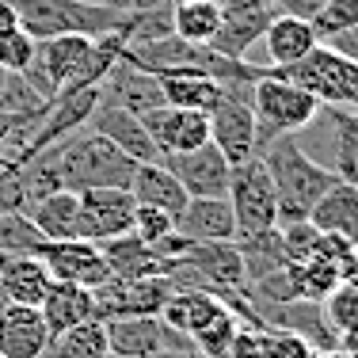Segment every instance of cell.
<instances>
[{
    "instance_id": "1",
    "label": "cell",
    "mask_w": 358,
    "mask_h": 358,
    "mask_svg": "<svg viewBox=\"0 0 358 358\" xmlns=\"http://www.w3.org/2000/svg\"><path fill=\"white\" fill-rule=\"evenodd\" d=\"M259 157L271 172V183H275L278 225H282V221H305L309 210L320 202V194L336 183L331 168H324L320 160H313L309 152L297 145L294 134H282V138L267 141L259 149Z\"/></svg>"
},
{
    "instance_id": "2",
    "label": "cell",
    "mask_w": 358,
    "mask_h": 358,
    "mask_svg": "<svg viewBox=\"0 0 358 358\" xmlns=\"http://www.w3.org/2000/svg\"><path fill=\"white\" fill-rule=\"evenodd\" d=\"M57 176L65 191H88V187H130L138 160H130L118 145H110L96 130H76L65 141L50 145Z\"/></svg>"
},
{
    "instance_id": "3",
    "label": "cell",
    "mask_w": 358,
    "mask_h": 358,
    "mask_svg": "<svg viewBox=\"0 0 358 358\" xmlns=\"http://www.w3.org/2000/svg\"><path fill=\"white\" fill-rule=\"evenodd\" d=\"M20 27L31 38H57V35H122L126 12L103 4H84V0H15Z\"/></svg>"
},
{
    "instance_id": "4",
    "label": "cell",
    "mask_w": 358,
    "mask_h": 358,
    "mask_svg": "<svg viewBox=\"0 0 358 358\" xmlns=\"http://www.w3.org/2000/svg\"><path fill=\"white\" fill-rule=\"evenodd\" d=\"M252 110H255L259 149H263L267 141L282 138V134H301L317 118L320 99L309 96L305 88H297L294 80L278 76L275 69H267L252 84Z\"/></svg>"
},
{
    "instance_id": "5",
    "label": "cell",
    "mask_w": 358,
    "mask_h": 358,
    "mask_svg": "<svg viewBox=\"0 0 358 358\" xmlns=\"http://www.w3.org/2000/svg\"><path fill=\"white\" fill-rule=\"evenodd\" d=\"M275 73L294 80L309 96H317L324 107H355L358 110V65L347 62L336 50H328L324 42H317L301 62L275 65Z\"/></svg>"
},
{
    "instance_id": "6",
    "label": "cell",
    "mask_w": 358,
    "mask_h": 358,
    "mask_svg": "<svg viewBox=\"0 0 358 358\" xmlns=\"http://www.w3.org/2000/svg\"><path fill=\"white\" fill-rule=\"evenodd\" d=\"M255 80H221V99L210 110V141L225 152L229 164H241L259 152V126L252 110Z\"/></svg>"
},
{
    "instance_id": "7",
    "label": "cell",
    "mask_w": 358,
    "mask_h": 358,
    "mask_svg": "<svg viewBox=\"0 0 358 358\" xmlns=\"http://www.w3.org/2000/svg\"><path fill=\"white\" fill-rule=\"evenodd\" d=\"M225 199H229L233 217H236V236L263 233V229L278 225L275 183H271V172H267V164H263L259 152L248 157V160H241V164H233Z\"/></svg>"
},
{
    "instance_id": "8",
    "label": "cell",
    "mask_w": 358,
    "mask_h": 358,
    "mask_svg": "<svg viewBox=\"0 0 358 358\" xmlns=\"http://www.w3.org/2000/svg\"><path fill=\"white\" fill-rule=\"evenodd\" d=\"M107 324V343L110 355L122 358H157L172 351H194V343L187 336H179L176 328H168L160 320V313H145V317H110Z\"/></svg>"
},
{
    "instance_id": "9",
    "label": "cell",
    "mask_w": 358,
    "mask_h": 358,
    "mask_svg": "<svg viewBox=\"0 0 358 358\" xmlns=\"http://www.w3.org/2000/svg\"><path fill=\"white\" fill-rule=\"evenodd\" d=\"M172 278L168 275H149V278H110L96 294V317H145V313H160L164 301L172 297Z\"/></svg>"
},
{
    "instance_id": "10",
    "label": "cell",
    "mask_w": 358,
    "mask_h": 358,
    "mask_svg": "<svg viewBox=\"0 0 358 358\" xmlns=\"http://www.w3.org/2000/svg\"><path fill=\"white\" fill-rule=\"evenodd\" d=\"M164 164L172 168V176L187 191V199H214V194L229 191L233 164L225 160V152L214 141H202L199 149H187V152H172V157H164Z\"/></svg>"
},
{
    "instance_id": "11",
    "label": "cell",
    "mask_w": 358,
    "mask_h": 358,
    "mask_svg": "<svg viewBox=\"0 0 358 358\" xmlns=\"http://www.w3.org/2000/svg\"><path fill=\"white\" fill-rule=\"evenodd\" d=\"M38 255L50 267V275L62 278V282H76L88 289L110 282V263L96 241H84V236L80 241H46Z\"/></svg>"
},
{
    "instance_id": "12",
    "label": "cell",
    "mask_w": 358,
    "mask_h": 358,
    "mask_svg": "<svg viewBox=\"0 0 358 358\" xmlns=\"http://www.w3.org/2000/svg\"><path fill=\"white\" fill-rule=\"evenodd\" d=\"M138 199L130 187H88L80 191V214H84V241H110L118 233L134 229Z\"/></svg>"
},
{
    "instance_id": "13",
    "label": "cell",
    "mask_w": 358,
    "mask_h": 358,
    "mask_svg": "<svg viewBox=\"0 0 358 358\" xmlns=\"http://www.w3.org/2000/svg\"><path fill=\"white\" fill-rule=\"evenodd\" d=\"M141 122H145V130H149L152 145L160 149V160L172 157V152L199 149L202 141H210V118L202 115V110L160 103V107L145 110Z\"/></svg>"
},
{
    "instance_id": "14",
    "label": "cell",
    "mask_w": 358,
    "mask_h": 358,
    "mask_svg": "<svg viewBox=\"0 0 358 358\" xmlns=\"http://www.w3.org/2000/svg\"><path fill=\"white\" fill-rule=\"evenodd\" d=\"M99 103L107 107H126L134 115H145V110L160 107L164 96H160V84L149 69H141L138 62H130L126 54H118V62L107 69V76L99 80Z\"/></svg>"
},
{
    "instance_id": "15",
    "label": "cell",
    "mask_w": 358,
    "mask_h": 358,
    "mask_svg": "<svg viewBox=\"0 0 358 358\" xmlns=\"http://www.w3.org/2000/svg\"><path fill=\"white\" fill-rule=\"evenodd\" d=\"M221 4V31L210 46L225 57H244L255 38H263L267 23L275 20V8L267 0H217Z\"/></svg>"
},
{
    "instance_id": "16",
    "label": "cell",
    "mask_w": 358,
    "mask_h": 358,
    "mask_svg": "<svg viewBox=\"0 0 358 358\" xmlns=\"http://www.w3.org/2000/svg\"><path fill=\"white\" fill-rule=\"evenodd\" d=\"M88 130L103 134L110 145H118V149H122L130 160H138V164H152V160H160V149L152 145L149 130H145V122H141V115H134V110H126V107L99 103L96 115L88 118Z\"/></svg>"
},
{
    "instance_id": "17",
    "label": "cell",
    "mask_w": 358,
    "mask_h": 358,
    "mask_svg": "<svg viewBox=\"0 0 358 358\" xmlns=\"http://www.w3.org/2000/svg\"><path fill=\"white\" fill-rule=\"evenodd\" d=\"M176 233L187 236L191 244H210V241H236V217L225 194L214 199H187V206L176 217Z\"/></svg>"
},
{
    "instance_id": "18",
    "label": "cell",
    "mask_w": 358,
    "mask_h": 358,
    "mask_svg": "<svg viewBox=\"0 0 358 358\" xmlns=\"http://www.w3.org/2000/svg\"><path fill=\"white\" fill-rule=\"evenodd\" d=\"M50 343V328L38 305H15L0 313V358H42Z\"/></svg>"
},
{
    "instance_id": "19",
    "label": "cell",
    "mask_w": 358,
    "mask_h": 358,
    "mask_svg": "<svg viewBox=\"0 0 358 358\" xmlns=\"http://www.w3.org/2000/svg\"><path fill=\"white\" fill-rule=\"evenodd\" d=\"M309 339L275 324H241L229 347V358H313Z\"/></svg>"
},
{
    "instance_id": "20",
    "label": "cell",
    "mask_w": 358,
    "mask_h": 358,
    "mask_svg": "<svg viewBox=\"0 0 358 358\" xmlns=\"http://www.w3.org/2000/svg\"><path fill=\"white\" fill-rule=\"evenodd\" d=\"M27 217L35 221L42 241H80L84 214H80V191H54L46 199L31 202Z\"/></svg>"
},
{
    "instance_id": "21",
    "label": "cell",
    "mask_w": 358,
    "mask_h": 358,
    "mask_svg": "<svg viewBox=\"0 0 358 358\" xmlns=\"http://www.w3.org/2000/svg\"><path fill=\"white\" fill-rule=\"evenodd\" d=\"M160 84V96L164 103L172 107H187V110H202L210 115L214 103L221 99V80L202 69H164V73H152Z\"/></svg>"
},
{
    "instance_id": "22",
    "label": "cell",
    "mask_w": 358,
    "mask_h": 358,
    "mask_svg": "<svg viewBox=\"0 0 358 358\" xmlns=\"http://www.w3.org/2000/svg\"><path fill=\"white\" fill-rule=\"evenodd\" d=\"M331 126V149L320 160L331 176L358 187V110L355 107H320Z\"/></svg>"
},
{
    "instance_id": "23",
    "label": "cell",
    "mask_w": 358,
    "mask_h": 358,
    "mask_svg": "<svg viewBox=\"0 0 358 358\" xmlns=\"http://www.w3.org/2000/svg\"><path fill=\"white\" fill-rule=\"evenodd\" d=\"M38 313H42V320H46L50 336H57V331L73 328V324L96 317V294H92L88 286L54 278L50 289H46V297L38 301Z\"/></svg>"
},
{
    "instance_id": "24",
    "label": "cell",
    "mask_w": 358,
    "mask_h": 358,
    "mask_svg": "<svg viewBox=\"0 0 358 358\" xmlns=\"http://www.w3.org/2000/svg\"><path fill=\"white\" fill-rule=\"evenodd\" d=\"M107 263H110V278H149V275H164L168 271V259L157 255V248L141 241L138 233H118L110 241H99Z\"/></svg>"
},
{
    "instance_id": "25",
    "label": "cell",
    "mask_w": 358,
    "mask_h": 358,
    "mask_svg": "<svg viewBox=\"0 0 358 358\" xmlns=\"http://www.w3.org/2000/svg\"><path fill=\"white\" fill-rule=\"evenodd\" d=\"M309 221L320 229V233L343 236V241L358 244V187L355 183H336L320 194V202L309 210Z\"/></svg>"
},
{
    "instance_id": "26",
    "label": "cell",
    "mask_w": 358,
    "mask_h": 358,
    "mask_svg": "<svg viewBox=\"0 0 358 358\" xmlns=\"http://www.w3.org/2000/svg\"><path fill=\"white\" fill-rule=\"evenodd\" d=\"M130 194L141 206H157L168 210L172 217H179V210L187 206V191L179 187V179L172 176V168L164 160H152V164H138L130 179Z\"/></svg>"
},
{
    "instance_id": "27",
    "label": "cell",
    "mask_w": 358,
    "mask_h": 358,
    "mask_svg": "<svg viewBox=\"0 0 358 358\" xmlns=\"http://www.w3.org/2000/svg\"><path fill=\"white\" fill-rule=\"evenodd\" d=\"M221 309H225V301L214 294H206V289H172V297H168L164 309H160V320H164L168 328H176L179 336L191 339L194 331L206 328Z\"/></svg>"
},
{
    "instance_id": "28",
    "label": "cell",
    "mask_w": 358,
    "mask_h": 358,
    "mask_svg": "<svg viewBox=\"0 0 358 358\" xmlns=\"http://www.w3.org/2000/svg\"><path fill=\"white\" fill-rule=\"evenodd\" d=\"M317 31H313V20H301V15H275L263 31V46H267L271 62L275 65H294L317 46Z\"/></svg>"
},
{
    "instance_id": "29",
    "label": "cell",
    "mask_w": 358,
    "mask_h": 358,
    "mask_svg": "<svg viewBox=\"0 0 358 358\" xmlns=\"http://www.w3.org/2000/svg\"><path fill=\"white\" fill-rule=\"evenodd\" d=\"M50 282H54V275L42 263V255H12L4 275H0L8 301H15V305H38L46 297Z\"/></svg>"
},
{
    "instance_id": "30",
    "label": "cell",
    "mask_w": 358,
    "mask_h": 358,
    "mask_svg": "<svg viewBox=\"0 0 358 358\" xmlns=\"http://www.w3.org/2000/svg\"><path fill=\"white\" fill-rule=\"evenodd\" d=\"M107 355H110L107 324L99 317L80 320V324H73V328L50 336L46 351H42V358H107Z\"/></svg>"
},
{
    "instance_id": "31",
    "label": "cell",
    "mask_w": 358,
    "mask_h": 358,
    "mask_svg": "<svg viewBox=\"0 0 358 358\" xmlns=\"http://www.w3.org/2000/svg\"><path fill=\"white\" fill-rule=\"evenodd\" d=\"M236 248H241V259H244V278L252 282H259L263 275H271V271L286 267V248H282V233L275 229H263V233H248V236H236Z\"/></svg>"
},
{
    "instance_id": "32",
    "label": "cell",
    "mask_w": 358,
    "mask_h": 358,
    "mask_svg": "<svg viewBox=\"0 0 358 358\" xmlns=\"http://www.w3.org/2000/svg\"><path fill=\"white\" fill-rule=\"evenodd\" d=\"M172 31L194 46H210L221 31V4L199 0V4H172Z\"/></svg>"
},
{
    "instance_id": "33",
    "label": "cell",
    "mask_w": 358,
    "mask_h": 358,
    "mask_svg": "<svg viewBox=\"0 0 358 358\" xmlns=\"http://www.w3.org/2000/svg\"><path fill=\"white\" fill-rule=\"evenodd\" d=\"M42 233L35 221L27 217V210H4L0 214V252L8 255H38L42 252Z\"/></svg>"
},
{
    "instance_id": "34",
    "label": "cell",
    "mask_w": 358,
    "mask_h": 358,
    "mask_svg": "<svg viewBox=\"0 0 358 358\" xmlns=\"http://www.w3.org/2000/svg\"><path fill=\"white\" fill-rule=\"evenodd\" d=\"M320 305H324V317H328L331 331H336L339 339L355 336V331H358V275L343 278V282L331 289Z\"/></svg>"
},
{
    "instance_id": "35",
    "label": "cell",
    "mask_w": 358,
    "mask_h": 358,
    "mask_svg": "<svg viewBox=\"0 0 358 358\" xmlns=\"http://www.w3.org/2000/svg\"><path fill=\"white\" fill-rule=\"evenodd\" d=\"M236 328H241V317H236L233 309H221L214 320L206 324V328H199L191 336L194 351H199V358H229V347H233V336Z\"/></svg>"
},
{
    "instance_id": "36",
    "label": "cell",
    "mask_w": 358,
    "mask_h": 358,
    "mask_svg": "<svg viewBox=\"0 0 358 358\" xmlns=\"http://www.w3.org/2000/svg\"><path fill=\"white\" fill-rule=\"evenodd\" d=\"M50 103L38 96L35 88L27 84V76L23 73H4L0 76V110H8V115H42Z\"/></svg>"
},
{
    "instance_id": "37",
    "label": "cell",
    "mask_w": 358,
    "mask_h": 358,
    "mask_svg": "<svg viewBox=\"0 0 358 358\" xmlns=\"http://www.w3.org/2000/svg\"><path fill=\"white\" fill-rule=\"evenodd\" d=\"M358 27V0H320L317 15H313V31L317 38L336 35V31Z\"/></svg>"
},
{
    "instance_id": "38",
    "label": "cell",
    "mask_w": 358,
    "mask_h": 358,
    "mask_svg": "<svg viewBox=\"0 0 358 358\" xmlns=\"http://www.w3.org/2000/svg\"><path fill=\"white\" fill-rule=\"evenodd\" d=\"M134 233H138L149 248H157L160 241H168V236L176 233V217L168 214V210L141 206V202H138V210H134Z\"/></svg>"
},
{
    "instance_id": "39",
    "label": "cell",
    "mask_w": 358,
    "mask_h": 358,
    "mask_svg": "<svg viewBox=\"0 0 358 358\" xmlns=\"http://www.w3.org/2000/svg\"><path fill=\"white\" fill-rule=\"evenodd\" d=\"M35 46H38V38H31L23 27L0 35V69L4 73H23L31 65V57H35Z\"/></svg>"
},
{
    "instance_id": "40",
    "label": "cell",
    "mask_w": 358,
    "mask_h": 358,
    "mask_svg": "<svg viewBox=\"0 0 358 358\" xmlns=\"http://www.w3.org/2000/svg\"><path fill=\"white\" fill-rule=\"evenodd\" d=\"M328 50H336V54H343L347 62L358 65V27H347V31H336V35H324L320 38Z\"/></svg>"
},
{
    "instance_id": "41",
    "label": "cell",
    "mask_w": 358,
    "mask_h": 358,
    "mask_svg": "<svg viewBox=\"0 0 358 358\" xmlns=\"http://www.w3.org/2000/svg\"><path fill=\"white\" fill-rule=\"evenodd\" d=\"M20 27V12H15V0H0V35Z\"/></svg>"
},
{
    "instance_id": "42",
    "label": "cell",
    "mask_w": 358,
    "mask_h": 358,
    "mask_svg": "<svg viewBox=\"0 0 358 358\" xmlns=\"http://www.w3.org/2000/svg\"><path fill=\"white\" fill-rule=\"evenodd\" d=\"M84 4H103V8H122V12H134V0H84Z\"/></svg>"
},
{
    "instance_id": "43",
    "label": "cell",
    "mask_w": 358,
    "mask_h": 358,
    "mask_svg": "<svg viewBox=\"0 0 358 358\" xmlns=\"http://www.w3.org/2000/svg\"><path fill=\"white\" fill-rule=\"evenodd\" d=\"M313 358H355V355H347L343 347H336V351H317Z\"/></svg>"
},
{
    "instance_id": "44",
    "label": "cell",
    "mask_w": 358,
    "mask_h": 358,
    "mask_svg": "<svg viewBox=\"0 0 358 358\" xmlns=\"http://www.w3.org/2000/svg\"><path fill=\"white\" fill-rule=\"evenodd\" d=\"M157 358H199V351H172V355H157Z\"/></svg>"
},
{
    "instance_id": "45",
    "label": "cell",
    "mask_w": 358,
    "mask_h": 358,
    "mask_svg": "<svg viewBox=\"0 0 358 358\" xmlns=\"http://www.w3.org/2000/svg\"><path fill=\"white\" fill-rule=\"evenodd\" d=\"M138 8H152V4H164V0H134Z\"/></svg>"
},
{
    "instance_id": "46",
    "label": "cell",
    "mask_w": 358,
    "mask_h": 358,
    "mask_svg": "<svg viewBox=\"0 0 358 358\" xmlns=\"http://www.w3.org/2000/svg\"><path fill=\"white\" fill-rule=\"evenodd\" d=\"M8 259H12V255H8V252H0V275H4V267H8Z\"/></svg>"
},
{
    "instance_id": "47",
    "label": "cell",
    "mask_w": 358,
    "mask_h": 358,
    "mask_svg": "<svg viewBox=\"0 0 358 358\" xmlns=\"http://www.w3.org/2000/svg\"><path fill=\"white\" fill-rule=\"evenodd\" d=\"M8 309V294H4V286H0V313Z\"/></svg>"
},
{
    "instance_id": "48",
    "label": "cell",
    "mask_w": 358,
    "mask_h": 358,
    "mask_svg": "<svg viewBox=\"0 0 358 358\" xmlns=\"http://www.w3.org/2000/svg\"><path fill=\"white\" fill-rule=\"evenodd\" d=\"M168 4H199V0H168Z\"/></svg>"
},
{
    "instance_id": "49",
    "label": "cell",
    "mask_w": 358,
    "mask_h": 358,
    "mask_svg": "<svg viewBox=\"0 0 358 358\" xmlns=\"http://www.w3.org/2000/svg\"><path fill=\"white\" fill-rule=\"evenodd\" d=\"M4 164H12V160H8V157H4V152H0V168H4Z\"/></svg>"
},
{
    "instance_id": "50",
    "label": "cell",
    "mask_w": 358,
    "mask_h": 358,
    "mask_svg": "<svg viewBox=\"0 0 358 358\" xmlns=\"http://www.w3.org/2000/svg\"><path fill=\"white\" fill-rule=\"evenodd\" d=\"M0 76H4V69H0Z\"/></svg>"
}]
</instances>
